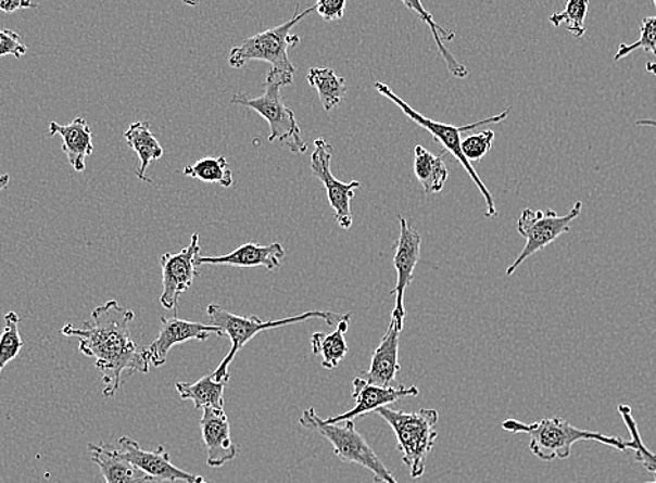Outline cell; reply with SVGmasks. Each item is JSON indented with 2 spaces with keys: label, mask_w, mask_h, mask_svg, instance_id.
I'll use <instances>...</instances> for the list:
<instances>
[{
  "label": "cell",
  "mask_w": 656,
  "mask_h": 483,
  "mask_svg": "<svg viewBox=\"0 0 656 483\" xmlns=\"http://www.w3.org/2000/svg\"><path fill=\"white\" fill-rule=\"evenodd\" d=\"M355 407L337 417L325 419L327 423H340L344 421H354L357 417H364L366 414L376 412L381 407L400 402L406 397H416L419 395V389L416 385L395 384L391 387H380V385L367 383L361 376L354 379Z\"/></svg>",
  "instance_id": "9a60e30c"
},
{
  "label": "cell",
  "mask_w": 656,
  "mask_h": 483,
  "mask_svg": "<svg viewBox=\"0 0 656 483\" xmlns=\"http://www.w3.org/2000/svg\"><path fill=\"white\" fill-rule=\"evenodd\" d=\"M643 50L653 53L656 56V17H645L641 22V36L633 43H621L618 53H616L615 62L623 60L630 53Z\"/></svg>",
  "instance_id": "4dcf8cb0"
},
{
  "label": "cell",
  "mask_w": 656,
  "mask_h": 483,
  "mask_svg": "<svg viewBox=\"0 0 656 483\" xmlns=\"http://www.w3.org/2000/svg\"><path fill=\"white\" fill-rule=\"evenodd\" d=\"M502 428L507 432L528 434L531 437V453L541 461L546 462L556 460V458L567 460L571 456L572 446L579 442H598L619 452L630 450V443L623 438L572 427L570 422L560 417L541 419L533 423L506 419Z\"/></svg>",
  "instance_id": "7a4b0ae2"
},
{
  "label": "cell",
  "mask_w": 656,
  "mask_h": 483,
  "mask_svg": "<svg viewBox=\"0 0 656 483\" xmlns=\"http://www.w3.org/2000/svg\"><path fill=\"white\" fill-rule=\"evenodd\" d=\"M223 336V330L217 326L195 323V321L178 319V317H161L159 336L147 348L150 364L160 368L165 365L169 351L175 345L188 343V341H207L210 335Z\"/></svg>",
  "instance_id": "5bb4252c"
},
{
  "label": "cell",
  "mask_w": 656,
  "mask_h": 483,
  "mask_svg": "<svg viewBox=\"0 0 656 483\" xmlns=\"http://www.w3.org/2000/svg\"><path fill=\"white\" fill-rule=\"evenodd\" d=\"M351 315L337 325L336 331L330 334L315 333L312 335L313 354L323 356V368L336 369L346 354L350 353L345 341V333L350 327Z\"/></svg>",
  "instance_id": "cb8c5ba5"
},
{
  "label": "cell",
  "mask_w": 656,
  "mask_h": 483,
  "mask_svg": "<svg viewBox=\"0 0 656 483\" xmlns=\"http://www.w3.org/2000/svg\"><path fill=\"white\" fill-rule=\"evenodd\" d=\"M655 476H656V475H655ZM647 483H656V478H655V481H654V482H647Z\"/></svg>",
  "instance_id": "74e56055"
},
{
  "label": "cell",
  "mask_w": 656,
  "mask_h": 483,
  "mask_svg": "<svg viewBox=\"0 0 656 483\" xmlns=\"http://www.w3.org/2000/svg\"><path fill=\"white\" fill-rule=\"evenodd\" d=\"M619 414L628 427L630 432V450L635 453V461L640 462L641 466L645 468V470L655 473L656 475V454L651 453L648 447L645 446L643 438H641V434L639 431L638 422L633 417V411L629 405L621 404L619 405Z\"/></svg>",
  "instance_id": "f546056e"
},
{
  "label": "cell",
  "mask_w": 656,
  "mask_h": 483,
  "mask_svg": "<svg viewBox=\"0 0 656 483\" xmlns=\"http://www.w3.org/2000/svg\"><path fill=\"white\" fill-rule=\"evenodd\" d=\"M125 139L140 161L139 168H137V178L144 180V182H151V179L147 178V168L150 167L151 163L163 157L164 149L161 148L160 141L151 131L149 122L139 120L131 124L129 129L125 131Z\"/></svg>",
  "instance_id": "44dd1931"
},
{
  "label": "cell",
  "mask_w": 656,
  "mask_h": 483,
  "mask_svg": "<svg viewBox=\"0 0 656 483\" xmlns=\"http://www.w3.org/2000/svg\"><path fill=\"white\" fill-rule=\"evenodd\" d=\"M88 452L91 454L92 462L100 467L102 476L106 483H149L150 476L126 458L121 456L119 450L108 443H90Z\"/></svg>",
  "instance_id": "ffe728a7"
},
{
  "label": "cell",
  "mask_w": 656,
  "mask_h": 483,
  "mask_svg": "<svg viewBox=\"0 0 656 483\" xmlns=\"http://www.w3.org/2000/svg\"><path fill=\"white\" fill-rule=\"evenodd\" d=\"M228 382H217L213 374L204 376L195 383H176V392L180 399H190L195 409L215 408L224 409V393Z\"/></svg>",
  "instance_id": "7402d4cb"
},
{
  "label": "cell",
  "mask_w": 656,
  "mask_h": 483,
  "mask_svg": "<svg viewBox=\"0 0 656 483\" xmlns=\"http://www.w3.org/2000/svg\"><path fill=\"white\" fill-rule=\"evenodd\" d=\"M581 209V202H577L571 212L563 217L553 209H546V212H543V209H538V212H533L531 208L523 209L520 219H518L517 229L518 233L526 238L527 243L520 256L507 268L506 275L508 277L513 276L527 258L551 245L563 233L569 232L570 224L580 217Z\"/></svg>",
  "instance_id": "9c48e42d"
},
{
  "label": "cell",
  "mask_w": 656,
  "mask_h": 483,
  "mask_svg": "<svg viewBox=\"0 0 656 483\" xmlns=\"http://www.w3.org/2000/svg\"><path fill=\"white\" fill-rule=\"evenodd\" d=\"M199 233H193L188 247L179 253H164L160 258L163 268V294L160 304L165 309L176 312L179 297L190 290L194 278L199 276L198 257L200 256Z\"/></svg>",
  "instance_id": "30bf717a"
},
{
  "label": "cell",
  "mask_w": 656,
  "mask_h": 483,
  "mask_svg": "<svg viewBox=\"0 0 656 483\" xmlns=\"http://www.w3.org/2000/svg\"><path fill=\"white\" fill-rule=\"evenodd\" d=\"M313 12H316V7L307 8L302 13L297 12L290 22L248 38L241 46L232 48L229 65L234 69H241L251 61L267 62L272 66L267 79L281 82L282 86L292 85L295 66L292 65L288 51L300 46L301 37L292 36L291 30Z\"/></svg>",
  "instance_id": "3957f363"
},
{
  "label": "cell",
  "mask_w": 656,
  "mask_h": 483,
  "mask_svg": "<svg viewBox=\"0 0 656 483\" xmlns=\"http://www.w3.org/2000/svg\"><path fill=\"white\" fill-rule=\"evenodd\" d=\"M335 148L325 139L315 140V151L311 157V168L313 175L325 185L328 203L335 209V218L342 229L352 227L351 200L354 199L356 189L361 188V182L344 183L337 180L331 173V158Z\"/></svg>",
  "instance_id": "8fae6325"
},
{
  "label": "cell",
  "mask_w": 656,
  "mask_h": 483,
  "mask_svg": "<svg viewBox=\"0 0 656 483\" xmlns=\"http://www.w3.org/2000/svg\"><path fill=\"white\" fill-rule=\"evenodd\" d=\"M282 87L281 82L267 79L263 96L251 99L244 94H235L231 104L247 106L266 119L270 126V136H268L270 143L282 141L292 153L303 154L307 151V144L302 138L295 114L282 102Z\"/></svg>",
  "instance_id": "ba28073f"
},
{
  "label": "cell",
  "mask_w": 656,
  "mask_h": 483,
  "mask_svg": "<svg viewBox=\"0 0 656 483\" xmlns=\"http://www.w3.org/2000/svg\"><path fill=\"white\" fill-rule=\"evenodd\" d=\"M184 175L205 183H217L223 188H231L234 185L232 170L225 157L195 161L194 164L185 167Z\"/></svg>",
  "instance_id": "4316f807"
},
{
  "label": "cell",
  "mask_w": 656,
  "mask_h": 483,
  "mask_svg": "<svg viewBox=\"0 0 656 483\" xmlns=\"http://www.w3.org/2000/svg\"><path fill=\"white\" fill-rule=\"evenodd\" d=\"M61 136L62 151L67 157V163L77 173H85L88 155L94 153L92 145V131L85 118L73 119L72 124L59 125L56 122L49 124V136Z\"/></svg>",
  "instance_id": "d6986e66"
},
{
  "label": "cell",
  "mask_w": 656,
  "mask_h": 483,
  "mask_svg": "<svg viewBox=\"0 0 656 483\" xmlns=\"http://www.w3.org/2000/svg\"><path fill=\"white\" fill-rule=\"evenodd\" d=\"M375 89L380 96H383L384 99L394 102V104L399 106V109L403 111L404 114L414 122V124L428 130L429 134L433 136L436 143L442 144L444 150L452 154L453 157L463 165L464 169L467 170L469 177H471L474 180V183L477 185L479 190H481L484 202H487V217H496L497 208L492 193L489 192L487 187H484V183L482 182V179L479 178L477 170L474 169L472 164L469 163V161L465 158V155L463 154L462 135L465 134V131L481 128V126L484 125L499 124V122L507 118V115L510 114V110L503 111L501 115L492 116V118L479 120L477 124L454 126L426 118V116L419 114L418 111H415L413 106L406 104L404 100H401L399 96H395L393 90H391L389 86L384 85V82L377 81Z\"/></svg>",
  "instance_id": "52a82bcc"
},
{
  "label": "cell",
  "mask_w": 656,
  "mask_h": 483,
  "mask_svg": "<svg viewBox=\"0 0 656 483\" xmlns=\"http://www.w3.org/2000/svg\"><path fill=\"white\" fill-rule=\"evenodd\" d=\"M654 4H656V0H654Z\"/></svg>",
  "instance_id": "f35d334b"
},
{
  "label": "cell",
  "mask_w": 656,
  "mask_h": 483,
  "mask_svg": "<svg viewBox=\"0 0 656 483\" xmlns=\"http://www.w3.org/2000/svg\"><path fill=\"white\" fill-rule=\"evenodd\" d=\"M400 334L401 331L396 329L394 319H391L389 330L386 331L380 345L371 356L370 369L357 376L365 379L367 383L380 385V387L395 385V378L401 369Z\"/></svg>",
  "instance_id": "ac0fdd59"
},
{
  "label": "cell",
  "mask_w": 656,
  "mask_h": 483,
  "mask_svg": "<svg viewBox=\"0 0 656 483\" xmlns=\"http://www.w3.org/2000/svg\"><path fill=\"white\" fill-rule=\"evenodd\" d=\"M27 47L16 31L3 28L0 30V56L20 58L26 55Z\"/></svg>",
  "instance_id": "d6a6232c"
},
{
  "label": "cell",
  "mask_w": 656,
  "mask_h": 483,
  "mask_svg": "<svg viewBox=\"0 0 656 483\" xmlns=\"http://www.w3.org/2000/svg\"><path fill=\"white\" fill-rule=\"evenodd\" d=\"M414 173L426 194L440 193L449 179V169L443 157H436L422 145H416Z\"/></svg>",
  "instance_id": "d4e9b609"
},
{
  "label": "cell",
  "mask_w": 656,
  "mask_h": 483,
  "mask_svg": "<svg viewBox=\"0 0 656 483\" xmlns=\"http://www.w3.org/2000/svg\"><path fill=\"white\" fill-rule=\"evenodd\" d=\"M18 325L20 317L16 312H9L4 316V329L0 334V374H2L7 365L16 359L18 354L22 353L24 343L22 335H20Z\"/></svg>",
  "instance_id": "83f0119b"
},
{
  "label": "cell",
  "mask_w": 656,
  "mask_h": 483,
  "mask_svg": "<svg viewBox=\"0 0 656 483\" xmlns=\"http://www.w3.org/2000/svg\"><path fill=\"white\" fill-rule=\"evenodd\" d=\"M135 314L117 301H108L92 310L83 329L73 325L63 327L61 333L78 339V349L96 359L105 397H114L125 380L135 372L149 373L150 360L146 349H140L131 339L130 323Z\"/></svg>",
  "instance_id": "6da1fadb"
},
{
  "label": "cell",
  "mask_w": 656,
  "mask_h": 483,
  "mask_svg": "<svg viewBox=\"0 0 656 483\" xmlns=\"http://www.w3.org/2000/svg\"><path fill=\"white\" fill-rule=\"evenodd\" d=\"M33 0H0V12L14 13L20 9L37 8Z\"/></svg>",
  "instance_id": "e575fe53"
},
{
  "label": "cell",
  "mask_w": 656,
  "mask_h": 483,
  "mask_svg": "<svg viewBox=\"0 0 656 483\" xmlns=\"http://www.w3.org/2000/svg\"><path fill=\"white\" fill-rule=\"evenodd\" d=\"M405 4L406 9L415 12L420 17L426 26L429 27V30L432 31V36L434 38L436 46H438V50L440 55H442L445 66L454 77H458V79H465L468 76V69L455 60L452 52L447 50L444 46V41L452 42L455 38L454 31L445 30V28L440 27L438 23L434 22L432 14L426 11L424 7L422 0H401Z\"/></svg>",
  "instance_id": "603a6c76"
},
{
  "label": "cell",
  "mask_w": 656,
  "mask_h": 483,
  "mask_svg": "<svg viewBox=\"0 0 656 483\" xmlns=\"http://www.w3.org/2000/svg\"><path fill=\"white\" fill-rule=\"evenodd\" d=\"M590 0H569L565 11L552 14L550 21L555 27L565 26L566 30L576 38L585 34V18L589 13Z\"/></svg>",
  "instance_id": "f1b7e54d"
},
{
  "label": "cell",
  "mask_w": 656,
  "mask_h": 483,
  "mask_svg": "<svg viewBox=\"0 0 656 483\" xmlns=\"http://www.w3.org/2000/svg\"><path fill=\"white\" fill-rule=\"evenodd\" d=\"M186 4H190V7H195L199 3V0H185Z\"/></svg>",
  "instance_id": "8d00e7d4"
},
{
  "label": "cell",
  "mask_w": 656,
  "mask_h": 483,
  "mask_svg": "<svg viewBox=\"0 0 656 483\" xmlns=\"http://www.w3.org/2000/svg\"><path fill=\"white\" fill-rule=\"evenodd\" d=\"M315 7L323 21H341L344 17L346 0H316Z\"/></svg>",
  "instance_id": "836d02e7"
},
{
  "label": "cell",
  "mask_w": 656,
  "mask_h": 483,
  "mask_svg": "<svg viewBox=\"0 0 656 483\" xmlns=\"http://www.w3.org/2000/svg\"><path fill=\"white\" fill-rule=\"evenodd\" d=\"M391 429L399 442V450L403 461L409 468L411 476L420 478L426 470V458L434 446L439 433L436 431L439 414L436 409H419L415 412L400 411L390 407L377 409Z\"/></svg>",
  "instance_id": "5b68a950"
},
{
  "label": "cell",
  "mask_w": 656,
  "mask_h": 483,
  "mask_svg": "<svg viewBox=\"0 0 656 483\" xmlns=\"http://www.w3.org/2000/svg\"><path fill=\"white\" fill-rule=\"evenodd\" d=\"M493 140L494 131L489 129L481 131V134L468 136V138L463 139L462 150L465 158H467L469 163H477V161H481L484 155L492 150Z\"/></svg>",
  "instance_id": "1f68e13d"
},
{
  "label": "cell",
  "mask_w": 656,
  "mask_h": 483,
  "mask_svg": "<svg viewBox=\"0 0 656 483\" xmlns=\"http://www.w3.org/2000/svg\"><path fill=\"white\" fill-rule=\"evenodd\" d=\"M300 423L307 431L319 433L335 448V454L342 462L356 463L374 473L376 483H400L393 472L377 457L374 448L356 431L354 421L327 423L316 414L315 408L302 414Z\"/></svg>",
  "instance_id": "8992f818"
},
{
  "label": "cell",
  "mask_w": 656,
  "mask_h": 483,
  "mask_svg": "<svg viewBox=\"0 0 656 483\" xmlns=\"http://www.w3.org/2000/svg\"><path fill=\"white\" fill-rule=\"evenodd\" d=\"M9 180H10L9 174L0 175V192H2V190L7 189Z\"/></svg>",
  "instance_id": "d590c367"
},
{
  "label": "cell",
  "mask_w": 656,
  "mask_h": 483,
  "mask_svg": "<svg viewBox=\"0 0 656 483\" xmlns=\"http://www.w3.org/2000/svg\"><path fill=\"white\" fill-rule=\"evenodd\" d=\"M283 257H286V249H283L280 242H273L266 246L248 242L235 249L228 255L215 257L200 255L195 262H198L199 266L264 267L268 271H273L281 267Z\"/></svg>",
  "instance_id": "e0dca14e"
},
{
  "label": "cell",
  "mask_w": 656,
  "mask_h": 483,
  "mask_svg": "<svg viewBox=\"0 0 656 483\" xmlns=\"http://www.w3.org/2000/svg\"><path fill=\"white\" fill-rule=\"evenodd\" d=\"M117 446L121 456L150 476L151 482L209 483L202 475L174 466L164 446H159L153 452H146L139 443L127 436L121 437Z\"/></svg>",
  "instance_id": "4fadbf2b"
},
{
  "label": "cell",
  "mask_w": 656,
  "mask_h": 483,
  "mask_svg": "<svg viewBox=\"0 0 656 483\" xmlns=\"http://www.w3.org/2000/svg\"><path fill=\"white\" fill-rule=\"evenodd\" d=\"M203 442L207 448L209 467L219 468L238 456V446L231 437V424L224 409L205 408L200 419Z\"/></svg>",
  "instance_id": "2e32d148"
},
{
  "label": "cell",
  "mask_w": 656,
  "mask_h": 483,
  "mask_svg": "<svg viewBox=\"0 0 656 483\" xmlns=\"http://www.w3.org/2000/svg\"><path fill=\"white\" fill-rule=\"evenodd\" d=\"M207 315L212 325L219 327V329L223 330L224 335H228L232 343L231 349H229V353L225 356L223 363L219 364L218 368L212 373L217 382H229L228 368L229 365L232 364L235 356L241 353L243 346L247 345L249 341H252L258 333H262V331L302 323V321L312 319L325 320L328 326H336L340 323L342 319L350 316V314L338 315L336 312L312 310L306 312V314L286 317V319L264 321L258 319L257 316L242 317L234 315L222 305L215 304L209 305Z\"/></svg>",
  "instance_id": "277c9868"
},
{
  "label": "cell",
  "mask_w": 656,
  "mask_h": 483,
  "mask_svg": "<svg viewBox=\"0 0 656 483\" xmlns=\"http://www.w3.org/2000/svg\"><path fill=\"white\" fill-rule=\"evenodd\" d=\"M422 239L409 223V219L400 216V238L395 245L394 267L396 284L391 295L395 296V307L391 319H394L396 329L403 331L406 316L404 297L406 288L414 281L415 268L420 258Z\"/></svg>",
  "instance_id": "7c38bea8"
},
{
  "label": "cell",
  "mask_w": 656,
  "mask_h": 483,
  "mask_svg": "<svg viewBox=\"0 0 656 483\" xmlns=\"http://www.w3.org/2000/svg\"><path fill=\"white\" fill-rule=\"evenodd\" d=\"M307 81L319 92V99L325 111H332L344 101L346 82L331 67H312Z\"/></svg>",
  "instance_id": "484cf974"
}]
</instances>
